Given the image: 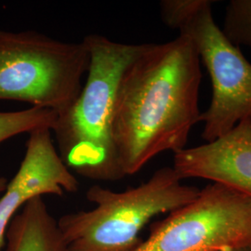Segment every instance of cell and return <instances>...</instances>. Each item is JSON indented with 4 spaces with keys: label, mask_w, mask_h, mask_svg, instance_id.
<instances>
[{
    "label": "cell",
    "mask_w": 251,
    "mask_h": 251,
    "mask_svg": "<svg viewBox=\"0 0 251 251\" xmlns=\"http://www.w3.org/2000/svg\"><path fill=\"white\" fill-rule=\"evenodd\" d=\"M201 62L187 36L145 45L117 93L114 143L125 177L161 152L186 148L201 119Z\"/></svg>",
    "instance_id": "obj_1"
},
{
    "label": "cell",
    "mask_w": 251,
    "mask_h": 251,
    "mask_svg": "<svg viewBox=\"0 0 251 251\" xmlns=\"http://www.w3.org/2000/svg\"><path fill=\"white\" fill-rule=\"evenodd\" d=\"M222 251H251V245L242 246V247H236V248H232V249H227V250Z\"/></svg>",
    "instance_id": "obj_12"
},
{
    "label": "cell",
    "mask_w": 251,
    "mask_h": 251,
    "mask_svg": "<svg viewBox=\"0 0 251 251\" xmlns=\"http://www.w3.org/2000/svg\"><path fill=\"white\" fill-rule=\"evenodd\" d=\"M251 245V197L219 182L151 226L132 251H222Z\"/></svg>",
    "instance_id": "obj_6"
},
{
    "label": "cell",
    "mask_w": 251,
    "mask_h": 251,
    "mask_svg": "<svg viewBox=\"0 0 251 251\" xmlns=\"http://www.w3.org/2000/svg\"><path fill=\"white\" fill-rule=\"evenodd\" d=\"M200 189L182 183L172 167L122 192L91 186L87 199L95 206L62 216L58 227L64 251H132L140 233L156 216L171 213L198 197Z\"/></svg>",
    "instance_id": "obj_3"
},
{
    "label": "cell",
    "mask_w": 251,
    "mask_h": 251,
    "mask_svg": "<svg viewBox=\"0 0 251 251\" xmlns=\"http://www.w3.org/2000/svg\"><path fill=\"white\" fill-rule=\"evenodd\" d=\"M233 45L251 50V0H232L225 9L222 29Z\"/></svg>",
    "instance_id": "obj_11"
},
{
    "label": "cell",
    "mask_w": 251,
    "mask_h": 251,
    "mask_svg": "<svg viewBox=\"0 0 251 251\" xmlns=\"http://www.w3.org/2000/svg\"><path fill=\"white\" fill-rule=\"evenodd\" d=\"M87 79L76 99L51 129L58 152L71 172L94 180L124 178L114 143L117 93L126 70L146 44H124L91 34Z\"/></svg>",
    "instance_id": "obj_2"
},
{
    "label": "cell",
    "mask_w": 251,
    "mask_h": 251,
    "mask_svg": "<svg viewBox=\"0 0 251 251\" xmlns=\"http://www.w3.org/2000/svg\"><path fill=\"white\" fill-rule=\"evenodd\" d=\"M210 0H163V23L188 37L209 75L211 101L201 114L202 139L211 143L251 121V63L216 24Z\"/></svg>",
    "instance_id": "obj_4"
},
{
    "label": "cell",
    "mask_w": 251,
    "mask_h": 251,
    "mask_svg": "<svg viewBox=\"0 0 251 251\" xmlns=\"http://www.w3.org/2000/svg\"><path fill=\"white\" fill-rule=\"evenodd\" d=\"M58 115L52 110L31 107L17 112H0V144L10 138L30 133L37 128L52 129Z\"/></svg>",
    "instance_id": "obj_10"
},
{
    "label": "cell",
    "mask_w": 251,
    "mask_h": 251,
    "mask_svg": "<svg viewBox=\"0 0 251 251\" xmlns=\"http://www.w3.org/2000/svg\"><path fill=\"white\" fill-rule=\"evenodd\" d=\"M7 251H64L58 223L42 197L31 199L10 221Z\"/></svg>",
    "instance_id": "obj_9"
},
{
    "label": "cell",
    "mask_w": 251,
    "mask_h": 251,
    "mask_svg": "<svg viewBox=\"0 0 251 251\" xmlns=\"http://www.w3.org/2000/svg\"><path fill=\"white\" fill-rule=\"evenodd\" d=\"M8 185V180L4 177H0V195L4 193L5 189L7 188Z\"/></svg>",
    "instance_id": "obj_13"
},
{
    "label": "cell",
    "mask_w": 251,
    "mask_h": 251,
    "mask_svg": "<svg viewBox=\"0 0 251 251\" xmlns=\"http://www.w3.org/2000/svg\"><path fill=\"white\" fill-rule=\"evenodd\" d=\"M90 62L84 40L64 42L36 31L0 30V100L27 102L60 115L78 96Z\"/></svg>",
    "instance_id": "obj_5"
},
{
    "label": "cell",
    "mask_w": 251,
    "mask_h": 251,
    "mask_svg": "<svg viewBox=\"0 0 251 251\" xmlns=\"http://www.w3.org/2000/svg\"><path fill=\"white\" fill-rule=\"evenodd\" d=\"M78 190V180L56 150L51 129L41 127L30 132L19 171L0 198V251L10 221L27 202L44 195L62 197Z\"/></svg>",
    "instance_id": "obj_7"
},
{
    "label": "cell",
    "mask_w": 251,
    "mask_h": 251,
    "mask_svg": "<svg viewBox=\"0 0 251 251\" xmlns=\"http://www.w3.org/2000/svg\"><path fill=\"white\" fill-rule=\"evenodd\" d=\"M172 168L182 180L206 179L251 197V120L214 142L174 153Z\"/></svg>",
    "instance_id": "obj_8"
}]
</instances>
